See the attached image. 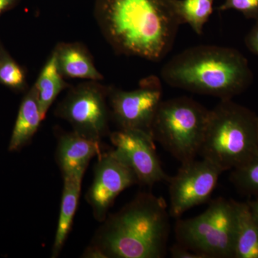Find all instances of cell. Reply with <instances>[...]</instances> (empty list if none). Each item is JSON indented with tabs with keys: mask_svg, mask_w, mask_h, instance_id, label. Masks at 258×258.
Instances as JSON below:
<instances>
[{
	"mask_svg": "<svg viewBox=\"0 0 258 258\" xmlns=\"http://www.w3.org/2000/svg\"><path fill=\"white\" fill-rule=\"evenodd\" d=\"M37 93L34 86L24 96L8 149L10 152H19L31 142L43 120Z\"/></svg>",
	"mask_w": 258,
	"mask_h": 258,
	"instance_id": "14",
	"label": "cell"
},
{
	"mask_svg": "<svg viewBox=\"0 0 258 258\" xmlns=\"http://www.w3.org/2000/svg\"><path fill=\"white\" fill-rule=\"evenodd\" d=\"M137 184L138 180L134 171L117 155L114 149L98 156L93 183L86 196L97 221H104L117 197Z\"/></svg>",
	"mask_w": 258,
	"mask_h": 258,
	"instance_id": "10",
	"label": "cell"
},
{
	"mask_svg": "<svg viewBox=\"0 0 258 258\" xmlns=\"http://www.w3.org/2000/svg\"><path fill=\"white\" fill-rule=\"evenodd\" d=\"M2 47H3V45H2L1 43H0V48H1Z\"/></svg>",
	"mask_w": 258,
	"mask_h": 258,
	"instance_id": "27",
	"label": "cell"
},
{
	"mask_svg": "<svg viewBox=\"0 0 258 258\" xmlns=\"http://www.w3.org/2000/svg\"><path fill=\"white\" fill-rule=\"evenodd\" d=\"M171 257L174 258H204L201 254L193 252L181 244L176 243L170 249Z\"/></svg>",
	"mask_w": 258,
	"mask_h": 258,
	"instance_id": "23",
	"label": "cell"
},
{
	"mask_svg": "<svg viewBox=\"0 0 258 258\" xmlns=\"http://www.w3.org/2000/svg\"><path fill=\"white\" fill-rule=\"evenodd\" d=\"M236 229L235 200H211L203 213L177 220L174 233L177 243L204 258H234Z\"/></svg>",
	"mask_w": 258,
	"mask_h": 258,
	"instance_id": "6",
	"label": "cell"
},
{
	"mask_svg": "<svg viewBox=\"0 0 258 258\" xmlns=\"http://www.w3.org/2000/svg\"><path fill=\"white\" fill-rule=\"evenodd\" d=\"M115 152L134 171L138 184L152 186L169 180L163 169L152 136L139 131L118 129L109 134Z\"/></svg>",
	"mask_w": 258,
	"mask_h": 258,
	"instance_id": "11",
	"label": "cell"
},
{
	"mask_svg": "<svg viewBox=\"0 0 258 258\" xmlns=\"http://www.w3.org/2000/svg\"><path fill=\"white\" fill-rule=\"evenodd\" d=\"M81 257L106 258V256L101 252V249L98 248L96 246L91 244L85 249Z\"/></svg>",
	"mask_w": 258,
	"mask_h": 258,
	"instance_id": "24",
	"label": "cell"
},
{
	"mask_svg": "<svg viewBox=\"0 0 258 258\" xmlns=\"http://www.w3.org/2000/svg\"><path fill=\"white\" fill-rule=\"evenodd\" d=\"M220 11L235 10L247 19H258V0H225L217 9Z\"/></svg>",
	"mask_w": 258,
	"mask_h": 258,
	"instance_id": "21",
	"label": "cell"
},
{
	"mask_svg": "<svg viewBox=\"0 0 258 258\" xmlns=\"http://www.w3.org/2000/svg\"><path fill=\"white\" fill-rule=\"evenodd\" d=\"M200 155L223 172L247 164L258 156V115L232 99L220 100L210 110Z\"/></svg>",
	"mask_w": 258,
	"mask_h": 258,
	"instance_id": "4",
	"label": "cell"
},
{
	"mask_svg": "<svg viewBox=\"0 0 258 258\" xmlns=\"http://www.w3.org/2000/svg\"><path fill=\"white\" fill-rule=\"evenodd\" d=\"M251 214L258 224V196L252 197V199L247 202Z\"/></svg>",
	"mask_w": 258,
	"mask_h": 258,
	"instance_id": "25",
	"label": "cell"
},
{
	"mask_svg": "<svg viewBox=\"0 0 258 258\" xmlns=\"http://www.w3.org/2000/svg\"><path fill=\"white\" fill-rule=\"evenodd\" d=\"M230 181L240 192L258 196V156L245 165L232 170Z\"/></svg>",
	"mask_w": 258,
	"mask_h": 258,
	"instance_id": "20",
	"label": "cell"
},
{
	"mask_svg": "<svg viewBox=\"0 0 258 258\" xmlns=\"http://www.w3.org/2000/svg\"><path fill=\"white\" fill-rule=\"evenodd\" d=\"M0 85L16 92L28 87L25 71L3 46L0 48Z\"/></svg>",
	"mask_w": 258,
	"mask_h": 258,
	"instance_id": "19",
	"label": "cell"
},
{
	"mask_svg": "<svg viewBox=\"0 0 258 258\" xmlns=\"http://www.w3.org/2000/svg\"><path fill=\"white\" fill-rule=\"evenodd\" d=\"M213 4L214 0H177L176 9L181 23L188 24L200 35L213 13Z\"/></svg>",
	"mask_w": 258,
	"mask_h": 258,
	"instance_id": "18",
	"label": "cell"
},
{
	"mask_svg": "<svg viewBox=\"0 0 258 258\" xmlns=\"http://www.w3.org/2000/svg\"><path fill=\"white\" fill-rule=\"evenodd\" d=\"M222 173L205 159L181 164L177 174L168 181L170 216L179 218L190 209L208 202Z\"/></svg>",
	"mask_w": 258,
	"mask_h": 258,
	"instance_id": "9",
	"label": "cell"
},
{
	"mask_svg": "<svg viewBox=\"0 0 258 258\" xmlns=\"http://www.w3.org/2000/svg\"><path fill=\"white\" fill-rule=\"evenodd\" d=\"M33 86L36 91L42 118L45 119L49 108L57 97L62 91L71 87L59 71L53 51L42 68Z\"/></svg>",
	"mask_w": 258,
	"mask_h": 258,
	"instance_id": "17",
	"label": "cell"
},
{
	"mask_svg": "<svg viewBox=\"0 0 258 258\" xmlns=\"http://www.w3.org/2000/svg\"><path fill=\"white\" fill-rule=\"evenodd\" d=\"M244 44L252 53L258 55V19L246 35Z\"/></svg>",
	"mask_w": 258,
	"mask_h": 258,
	"instance_id": "22",
	"label": "cell"
},
{
	"mask_svg": "<svg viewBox=\"0 0 258 258\" xmlns=\"http://www.w3.org/2000/svg\"><path fill=\"white\" fill-rule=\"evenodd\" d=\"M234 258H258V224L247 203L235 201Z\"/></svg>",
	"mask_w": 258,
	"mask_h": 258,
	"instance_id": "16",
	"label": "cell"
},
{
	"mask_svg": "<svg viewBox=\"0 0 258 258\" xmlns=\"http://www.w3.org/2000/svg\"><path fill=\"white\" fill-rule=\"evenodd\" d=\"M210 110L189 97L162 101L152 126V136L181 164L200 155Z\"/></svg>",
	"mask_w": 258,
	"mask_h": 258,
	"instance_id": "5",
	"label": "cell"
},
{
	"mask_svg": "<svg viewBox=\"0 0 258 258\" xmlns=\"http://www.w3.org/2000/svg\"><path fill=\"white\" fill-rule=\"evenodd\" d=\"M102 152L101 142L91 140L74 132H62L57 139L56 162L62 177L84 175L90 161Z\"/></svg>",
	"mask_w": 258,
	"mask_h": 258,
	"instance_id": "12",
	"label": "cell"
},
{
	"mask_svg": "<svg viewBox=\"0 0 258 258\" xmlns=\"http://www.w3.org/2000/svg\"><path fill=\"white\" fill-rule=\"evenodd\" d=\"M177 0H98V28L115 53L160 62L180 25Z\"/></svg>",
	"mask_w": 258,
	"mask_h": 258,
	"instance_id": "1",
	"label": "cell"
},
{
	"mask_svg": "<svg viewBox=\"0 0 258 258\" xmlns=\"http://www.w3.org/2000/svg\"><path fill=\"white\" fill-rule=\"evenodd\" d=\"M83 176L79 174L62 177L63 188L60 213L51 257H58L72 228L75 215L79 205Z\"/></svg>",
	"mask_w": 258,
	"mask_h": 258,
	"instance_id": "15",
	"label": "cell"
},
{
	"mask_svg": "<svg viewBox=\"0 0 258 258\" xmlns=\"http://www.w3.org/2000/svg\"><path fill=\"white\" fill-rule=\"evenodd\" d=\"M52 51L64 79L103 81V75L96 69L91 52L82 43L60 42Z\"/></svg>",
	"mask_w": 258,
	"mask_h": 258,
	"instance_id": "13",
	"label": "cell"
},
{
	"mask_svg": "<svg viewBox=\"0 0 258 258\" xmlns=\"http://www.w3.org/2000/svg\"><path fill=\"white\" fill-rule=\"evenodd\" d=\"M169 211L162 198L137 195L130 203L108 215L91 244L106 258H162L170 232Z\"/></svg>",
	"mask_w": 258,
	"mask_h": 258,
	"instance_id": "2",
	"label": "cell"
},
{
	"mask_svg": "<svg viewBox=\"0 0 258 258\" xmlns=\"http://www.w3.org/2000/svg\"><path fill=\"white\" fill-rule=\"evenodd\" d=\"M16 0H0V15L12 8Z\"/></svg>",
	"mask_w": 258,
	"mask_h": 258,
	"instance_id": "26",
	"label": "cell"
},
{
	"mask_svg": "<svg viewBox=\"0 0 258 258\" xmlns=\"http://www.w3.org/2000/svg\"><path fill=\"white\" fill-rule=\"evenodd\" d=\"M171 87L197 94L232 99L253 81L247 58L232 47L202 45L171 57L160 72Z\"/></svg>",
	"mask_w": 258,
	"mask_h": 258,
	"instance_id": "3",
	"label": "cell"
},
{
	"mask_svg": "<svg viewBox=\"0 0 258 258\" xmlns=\"http://www.w3.org/2000/svg\"><path fill=\"white\" fill-rule=\"evenodd\" d=\"M108 93V86L100 81H87L71 86L56 107L55 115L69 122L73 132L101 142L111 133Z\"/></svg>",
	"mask_w": 258,
	"mask_h": 258,
	"instance_id": "7",
	"label": "cell"
},
{
	"mask_svg": "<svg viewBox=\"0 0 258 258\" xmlns=\"http://www.w3.org/2000/svg\"><path fill=\"white\" fill-rule=\"evenodd\" d=\"M162 96L161 80L156 76L142 79L139 88L133 91L108 86L111 118L119 129L139 131L152 136L153 120Z\"/></svg>",
	"mask_w": 258,
	"mask_h": 258,
	"instance_id": "8",
	"label": "cell"
}]
</instances>
